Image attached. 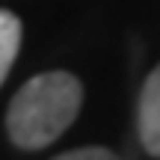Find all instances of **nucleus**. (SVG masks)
<instances>
[{"label": "nucleus", "mask_w": 160, "mask_h": 160, "mask_svg": "<svg viewBox=\"0 0 160 160\" xmlns=\"http://www.w3.org/2000/svg\"><path fill=\"white\" fill-rule=\"evenodd\" d=\"M57 160H116V154L110 148H101V145H89V148L62 151V154H57Z\"/></svg>", "instance_id": "obj_4"}, {"label": "nucleus", "mask_w": 160, "mask_h": 160, "mask_svg": "<svg viewBox=\"0 0 160 160\" xmlns=\"http://www.w3.org/2000/svg\"><path fill=\"white\" fill-rule=\"evenodd\" d=\"M139 142L151 157H160V65L145 77L137 104Z\"/></svg>", "instance_id": "obj_2"}, {"label": "nucleus", "mask_w": 160, "mask_h": 160, "mask_svg": "<svg viewBox=\"0 0 160 160\" xmlns=\"http://www.w3.org/2000/svg\"><path fill=\"white\" fill-rule=\"evenodd\" d=\"M83 104V86L68 71L30 77L6 110V131L18 148H45L65 133Z\"/></svg>", "instance_id": "obj_1"}, {"label": "nucleus", "mask_w": 160, "mask_h": 160, "mask_svg": "<svg viewBox=\"0 0 160 160\" xmlns=\"http://www.w3.org/2000/svg\"><path fill=\"white\" fill-rule=\"evenodd\" d=\"M18 51H21V21L15 12L0 9V86L9 74Z\"/></svg>", "instance_id": "obj_3"}]
</instances>
